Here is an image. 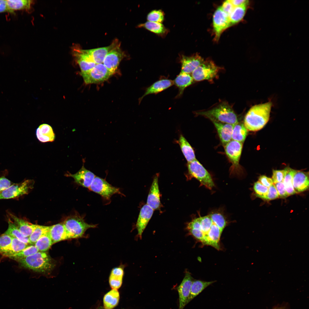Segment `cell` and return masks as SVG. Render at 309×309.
I'll return each instance as SVG.
<instances>
[{
	"mask_svg": "<svg viewBox=\"0 0 309 309\" xmlns=\"http://www.w3.org/2000/svg\"><path fill=\"white\" fill-rule=\"evenodd\" d=\"M271 102L255 105L246 114L244 124L248 130L256 131L262 129L268 122L272 106Z\"/></svg>",
	"mask_w": 309,
	"mask_h": 309,
	"instance_id": "1",
	"label": "cell"
},
{
	"mask_svg": "<svg viewBox=\"0 0 309 309\" xmlns=\"http://www.w3.org/2000/svg\"><path fill=\"white\" fill-rule=\"evenodd\" d=\"M17 261L23 268L45 275L50 274L56 265L55 261L46 252L39 251Z\"/></svg>",
	"mask_w": 309,
	"mask_h": 309,
	"instance_id": "2",
	"label": "cell"
},
{
	"mask_svg": "<svg viewBox=\"0 0 309 309\" xmlns=\"http://www.w3.org/2000/svg\"><path fill=\"white\" fill-rule=\"evenodd\" d=\"M196 114L203 116L215 121L234 125L238 122L237 116L231 106L226 102H224L209 110L196 112Z\"/></svg>",
	"mask_w": 309,
	"mask_h": 309,
	"instance_id": "3",
	"label": "cell"
},
{
	"mask_svg": "<svg viewBox=\"0 0 309 309\" xmlns=\"http://www.w3.org/2000/svg\"><path fill=\"white\" fill-rule=\"evenodd\" d=\"M70 239L82 237L88 229L95 228L97 225L86 223L83 218L78 215L67 217L63 222Z\"/></svg>",
	"mask_w": 309,
	"mask_h": 309,
	"instance_id": "4",
	"label": "cell"
},
{
	"mask_svg": "<svg viewBox=\"0 0 309 309\" xmlns=\"http://www.w3.org/2000/svg\"><path fill=\"white\" fill-rule=\"evenodd\" d=\"M188 175L189 178H194L203 186L209 190L215 186V184L210 174L196 159L188 163Z\"/></svg>",
	"mask_w": 309,
	"mask_h": 309,
	"instance_id": "5",
	"label": "cell"
},
{
	"mask_svg": "<svg viewBox=\"0 0 309 309\" xmlns=\"http://www.w3.org/2000/svg\"><path fill=\"white\" fill-rule=\"evenodd\" d=\"M80 74L85 83L89 84L103 82L108 80L113 74L102 63L96 64L90 70L80 72Z\"/></svg>",
	"mask_w": 309,
	"mask_h": 309,
	"instance_id": "6",
	"label": "cell"
},
{
	"mask_svg": "<svg viewBox=\"0 0 309 309\" xmlns=\"http://www.w3.org/2000/svg\"><path fill=\"white\" fill-rule=\"evenodd\" d=\"M220 69L212 61H204L193 71L191 76L193 80L197 81L212 80L217 76Z\"/></svg>",
	"mask_w": 309,
	"mask_h": 309,
	"instance_id": "7",
	"label": "cell"
},
{
	"mask_svg": "<svg viewBox=\"0 0 309 309\" xmlns=\"http://www.w3.org/2000/svg\"><path fill=\"white\" fill-rule=\"evenodd\" d=\"M33 181L27 180L19 183H13L5 190L0 192V199H15L27 194L33 187Z\"/></svg>",
	"mask_w": 309,
	"mask_h": 309,
	"instance_id": "8",
	"label": "cell"
},
{
	"mask_svg": "<svg viewBox=\"0 0 309 309\" xmlns=\"http://www.w3.org/2000/svg\"><path fill=\"white\" fill-rule=\"evenodd\" d=\"M89 189L107 200L110 199L114 194H122L119 188L112 186L105 179L96 176Z\"/></svg>",
	"mask_w": 309,
	"mask_h": 309,
	"instance_id": "9",
	"label": "cell"
},
{
	"mask_svg": "<svg viewBox=\"0 0 309 309\" xmlns=\"http://www.w3.org/2000/svg\"><path fill=\"white\" fill-rule=\"evenodd\" d=\"M225 152L233 165L231 173H239V161L243 147V143L231 140L224 146Z\"/></svg>",
	"mask_w": 309,
	"mask_h": 309,
	"instance_id": "10",
	"label": "cell"
},
{
	"mask_svg": "<svg viewBox=\"0 0 309 309\" xmlns=\"http://www.w3.org/2000/svg\"><path fill=\"white\" fill-rule=\"evenodd\" d=\"M213 25L215 39L217 40L222 32L231 26L229 16L222 10L221 6L217 8L214 13Z\"/></svg>",
	"mask_w": 309,
	"mask_h": 309,
	"instance_id": "11",
	"label": "cell"
},
{
	"mask_svg": "<svg viewBox=\"0 0 309 309\" xmlns=\"http://www.w3.org/2000/svg\"><path fill=\"white\" fill-rule=\"evenodd\" d=\"M72 52L73 55L76 58L80 66V72H86L90 70L96 64L85 50L81 49L78 46H73Z\"/></svg>",
	"mask_w": 309,
	"mask_h": 309,
	"instance_id": "12",
	"label": "cell"
},
{
	"mask_svg": "<svg viewBox=\"0 0 309 309\" xmlns=\"http://www.w3.org/2000/svg\"><path fill=\"white\" fill-rule=\"evenodd\" d=\"M193 281V278L190 272H186L182 282L177 288L179 296V309H183L187 304Z\"/></svg>",
	"mask_w": 309,
	"mask_h": 309,
	"instance_id": "13",
	"label": "cell"
},
{
	"mask_svg": "<svg viewBox=\"0 0 309 309\" xmlns=\"http://www.w3.org/2000/svg\"><path fill=\"white\" fill-rule=\"evenodd\" d=\"M124 52L119 44L106 56L103 63L113 74L116 71L122 60L124 56Z\"/></svg>",
	"mask_w": 309,
	"mask_h": 309,
	"instance_id": "14",
	"label": "cell"
},
{
	"mask_svg": "<svg viewBox=\"0 0 309 309\" xmlns=\"http://www.w3.org/2000/svg\"><path fill=\"white\" fill-rule=\"evenodd\" d=\"M203 58L197 54L187 56L183 55L180 58L181 72L190 74L204 62Z\"/></svg>",
	"mask_w": 309,
	"mask_h": 309,
	"instance_id": "15",
	"label": "cell"
},
{
	"mask_svg": "<svg viewBox=\"0 0 309 309\" xmlns=\"http://www.w3.org/2000/svg\"><path fill=\"white\" fill-rule=\"evenodd\" d=\"M66 176L72 177L76 183L84 187L89 188L96 176L91 171L86 169L84 166L76 173L72 174L69 172Z\"/></svg>",
	"mask_w": 309,
	"mask_h": 309,
	"instance_id": "16",
	"label": "cell"
},
{
	"mask_svg": "<svg viewBox=\"0 0 309 309\" xmlns=\"http://www.w3.org/2000/svg\"><path fill=\"white\" fill-rule=\"evenodd\" d=\"M154 210L146 204L141 208L136 224L138 235L142 238V233L151 218Z\"/></svg>",
	"mask_w": 309,
	"mask_h": 309,
	"instance_id": "17",
	"label": "cell"
},
{
	"mask_svg": "<svg viewBox=\"0 0 309 309\" xmlns=\"http://www.w3.org/2000/svg\"><path fill=\"white\" fill-rule=\"evenodd\" d=\"M158 174L154 177L148 196L146 204L154 210L158 209L161 205L158 185Z\"/></svg>",
	"mask_w": 309,
	"mask_h": 309,
	"instance_id": "18",
	"label": "cell"
},
{
	"mask_svg": "<svg viewBox=\"0 0 309 309\" xmlns=\"http://www.w3.org/2000/svg\"><path fill=\"white\" fill-rule=\"evenodd\" d=\"M119 44L118 41L115 40L108 46L85 50L96 64H101L106 55Z\"/></svg>",
	"mask_w": 309,
	"mask_h": 309,
	"instance_id": "19",
	"label": "cell"
},
{
	"mask_svg": "<svg viewBox=\"0 0 309 309\" xmlns=\"http://www.w3.org/2000/svg\"><path fill=\"white\" fill-rule=\"evenodd\" d=\"M215 127L220 140L224 146L231 140L234 125L212 121Z\"/></svg>",
	"mask_w": 309,
	"mask_h": 309,
	"instance_id": "20",
	"label": "cell"
},
{
	"mask_svg": "<svg viewBox=\"0 0 309 309\" xmlns=\"http://www.w3.org/2000/svg\"><path fill=\"white\" fill-rule=\"evenodd\" d=\"M308 172L297 171L293 178V185L296 193L304 192L309 187Z\"/></svg>",
	"mask_w": 309,
	"mask_h": 309,
	"instance_id": "21",
	"label": "cell"
},
{
	"mask_svg": "<svg viewBox=\"0 0 309 309\" xmlns=\"http://www.w3.org/2000/svg\"><path fill=\"white\" fill-rule=\"evenodd\" d=\"M8 213L14 224L22 234L26 237H29L35 228L36 225L18 217L10 213L9 212Z\"/></svg>",
	"mask_w": 309,
	"mask_h": 309,
	"instance_id": "22",
	"label": "cell"
},
{
	"mask_svg": "<svg viewBox=\"0 0 309 309\" xmlns=\"http://www.w3.org/2000/svg\"><path fill=\"white\" fill-rule=\"evenodd\" d=\"M173 84V81L170 79H162L157 81L146 89L144 94L139 98V103L146 96L150 94H157L167 89Z\"/></svg>",
	"mask_w": 309,
	"mask_h": 309,
	"instance_id": "23",
	"label": "cell"
},
{
	"mask_svg": "<svg viewBox=\"0 0 309 309\" xmlns=\"http://www.w3.org/2000/svg\"><path fill=\"white\" fill-rule=\"evenodd\" d=\"M49 233L53 244L70 239L63 223L49 226Z\"/></svg>",
	"mask_w": 309,
	"mask_h": 309,
	"instance_id": "24",
	"label": "cell"
},
{
	"mask_svg": "<svg viewBox=\"0 0 309 309\" xmlns=\"http://www.w3.org/2000/svg\"><path fill=\"white\" fill-rule=\"evenodd\" d=\"M36 134L38 140L42 142H52L55 139V134L52 128L47 124L40 125L36 130Z\"/></svg>",
	"mask_w": 309,
	"mask_h": 309,
	"instance_id": "25",
	"label": "cell"
},
{
	"mask_svg": "<svg viewBox=\"0 0 309 309\" xmlns=\"http://www.w3.org/2000/svg\"><path fill=\"white\" fill-rule=\"evenodd\" d=\"M193 80L190 74L180 72L173 81L174 84L179 89L178 93L176 96L177 98L182 96L185 88L191 85L193 82Z\"/></svg>",
	"mask_w": 309,
	"mask_h": 309,
	"instance_id": "26",
	"label": "cell"
},
{
	"mask_svg": "<svg viewBox=\"0 0 309 309\" xmlns=\"http://www.w3.org/2000/svg\"><path fill=\"white\" fill-rule=\"evenodd\" d=\"M124 275V265H121L112 269L109 278V284L112 289H118L121 287Z\"/></svg>",
	"mask_w": 309,
	"mask_h": 309,
	"instance_id": "27",
	"label": "cell"
},
{
	"mask_svg": "<svg viewBox=\"0 0 309 309\" xmlns=\"http://www.w3.org/2000/svg\"><path fill=\"white\" fill-rule=\"evenodd\" d=\"M7 11L12 13L15 11L28 10L31 8L32 1L30 0H6Z\"/></svg>",
	"mask_w": 309,
	"mask_h": 309,
	"instance_id": "28",
	"label": "cell"
},
{
	"mask_svg": "<svg viewBox=\"0 0 309 309\" xmlns=\"http://www.w3.org/2000/svg\"><path fill=\"white\" fill-rule=\"evenodd\" d=\"M139 27H143L150 31L162 37L166 35L168 30L161 23L147 21L138 25Z\"/></svg>",
	"mask_w": 309,
	"mask_h": 309,
	"instance_id": "29",
	"label": "cell"
},
{
	"mask_svg": "<svg viewBox=\"0 0 309 309\" xmlns=\"http://www.w3.org/2000/svg\"><path fill=\"white\" fill-rule=\"evenodd\" d=\"M178 142L181 151L188 163L196 159L193 149L182 135H180Z\"/></svg>",
	"mask_w": 309,
	"mask_h": 309,
	"instance_id": "30",
	"label": "cell"
},
{
	"mask_svg": "<svg viewBox=\"0 0 309 309\" xmlns=\"http://www.w3.org/2000/svg\"><path fill=\"white\" fill-rule=\"evenodd\" d=\"M119 293L117 289H112L104 296L103 304L105 309H112L119 302Z\"/></svg>",
	"mask_w": 309,
	"mask_h": 309,
	"instance_id": "31",
	"label": "cell"
},
{
	"mask_svg": "<svg viewBox=\"0 0 309 309\" xmlns=\"http://www.w3.org/2000/svg\"><path fill=\"white\" fill-rule=\"evenodd\" d=\"M215 282V281L207 282L200 280L193 281L190 295L187 300V304L201 292L206 288Z\"/></svg>",
	"mask_w": 309,
	"mask_h": 309,
	"instance_id": "32",
	"label": "cell"
},
{
	"mask_svg": "<svg viewBox=\"0 0 309 309\" xmlns=\"http://www.w3.org/2000/svg\"><path fill=\"white\" fill-rule=\"evenodd\" d=\"M248 131L243 123L238 122L234 125L231 140L243 143L247 135Z\"/></svg>",
	"mask_w": 309,
	"mask_h": 309,
	"instance_id": "33",
	"label": "cell"
},
{
	"mask_svg": "<svg viewBox=\"0 0 309 309\" xmlns=\"http://www.w3.org/2000/svg\"><path fill=\"white\" fill-rule=\"evenodd\" d=\"M8 227L4 233L13 238H15L25 243L30 245L29 243V237L24 236L16 226L10 218L8 221Z\"/></svg>",
	"mask_w": 309,
	"mask_h": 309,
	"instance_id": "34",
	"label": "cell"
},
{
	"mask_svg": "<svg viewBox=\"0 0 309 309\" xmlns=\"http://www.w3.org/2000/svg\"><path fill=\"white\" fill-rule=\"evenodd\" d=\"M286 173L283 182L289 196L296 193L293 185V178L297 171L289 167L286 168Z\"/></svg>",
	"mask_w": 309,
	"mask_h": 309,
	"instance_id": "35",
	"label": "cell"
},
{
	"mask_svg": "<svg viewBox=\"0 0 309 309\" xmlns=\"http://www.w3.org/2000/svg\"><path fill=\"white\" fill-rule=\"evenodd\" d=\"M247 4L235 7L229 16L231 26L240 21L244 17Z\"/></svg>",
	"mask_w": 309,
	"mask_h": 309,
	"instance_id": "36",
	"label": "cell"
},
{
	"mask_svg": "<svg viewBox=\"0 0 309 309\" xmlns=\"http://www.w3.org/2000/svg\"><path fill=\"white\" fill-rule=\"evenodd\" d=\"M49 226L36 225L35 228L29 237L30 245H34L42 236L49 233Z\"/></svg>",
	"mask_w": 309,
	"mask_h": 309,
	"instance_id": "37",
	"label": "cell"
},
{
	"mask_svg": "<svg viewBox=\"0 0 309 309\" xmlns=\"http://www.w3.org/2000/svg\"><path fill=\"white\" fill-rule=\"evenodd\" d=\"M53 244L48 233L41 237L34 245L39 251L46 252L50 248Z\"/></svg>",
	"mask_w": 309,
	"mask_h": 309,
	"instance_id": "38",
	"label": "cell"
},
{
	"mask_svg": "<svg viewBox=\"0 0 309 309\" xmlns=\"http://www.w3.org/2000/svg\"><path fill=\"white\" fill-rule=\"evenodd\" d=\"M12 237L4 233L0 235V254L7 257L10 250Z\"/></svg>",
	"mask_w": 309,
	"mask_h": 309,
	"instance_id": "39",
	"label": "cell"
},
{
	"mask_svg": "<svg viewBox=\"0 0 309 309\" xmlns=\"http://www.w3.org/2000/svg\"><path fill=\"white\" fill-rule=\"evenodd\" d=\"M39 251L34 245H30L20 252L8 257L17 261L33 255Z\"/></svg>",
	"mask_w": 309,
	"mask_h": 309,
	"instance_id": "40",
	"label": "cell"
},
{
	"mask_svg": "<svg viewBox=\"0 0 309 309\" xmlns=\"http://www.w3.org/2000/svg\"><path fill=\"white\" fill-rule=\"evenodd\" d=\"M29 245L25 243L16 238L12 237L10 250L7 257L18 253Z\"/></svg>",
	"mask_w": 309,
	"mask_h": 309,
	"instance_id": "41",
	"label": "cell"
},
{
	"mask_svg": "<svg viewBox=\"0 0 309 309\" xmlns=\"http://www.w3.org/2000/svg\"><path fill=\"white\" fill-rule=\"evenodd\" d=\"M164 13L161 10H154L147 15V19L148 21L162 23L164 20Z\"/></svg>",
	"mask_w": 309,
	"mask_h": 309,
	"instance_id": "42",
	"label": "cell"
},
{
	"mask_svg": "<svg viewBox=\"0 0 309 309\" xmlns=\"http://www.w3.org/2000/svg\"><path fill=\"white\" fill-rule=\"evenodd\" d=\"M253 188L256 196L265 200L268 193V188L263 185L258 181L254 183Z\"/></svg>",
	"mask_w": 309,
	"mask_h": 309,
	"instance_id": "43",
	"label": "cell"
},
{
	"mask_svg": "<svg viewBox=\"0 0 309 309\" xmlns=\"http://www.w3.org/2000/svg\"><path fill=\"white\" fill-rule=\"evenodd\" d=\"M286 173V168L283 170H273L272 179L273 183L283 182Z\"/></svg>",
	"mask_w": 309,
	"mask_h": 309,
	"instance_id": "44",
	"label": "cell"
},
{
	"mask_svg": "<svg viewBox=\"0 0 309 309\" xmlns=\"http://www.w3.org/2000/svg\"><path fill=\"white\" fill-rule=\"evenodd\" d=\"M279 195L275 185L273 184L268 188V192L265 200L269 201L278 198Z\"/></svg>",
	"mask_w": 309,
	"mask_h": 309,
	"instance_id": "45",
	"label": "cell"
},
{
	"mask_svg": "<svg viewBox=\"0 0 309 309\" xmlns=\"http://www.w3.org/2000/svg\"><path fill=\"white\" fill-rule=\"evenodd\" d=\"M274 185L277 191L279 197L284 199L289 196L283 182L275 184Z\"/></svg>",
	"mask_w": 309,
	"mask_h": 309,
	"instance_id": "46",
	"label": "cell"
},
{
	"mask_svg": "<svg viewBox=\"0 0 309 309\" xmlns=\"http://www.w3.org/2000/svg\"><path fill=\"white\" fill-rule=\"evenodd\" d=\"M221 7L222 10L229 16L235 7L230 0L225 1Z\"/></svg>",
	"mask_w": 309,
	"mask_h": 309,
	"instance_id": "47",
	"label": "cell"
},
{
	"mask_svg": "<svg viewBox=\"0 0 309 309\" xmlns=\"http://www.w3.org/2000/svg\"><path fill=\"white\" fill-rule=\"evenodd\" d=\"M188 230L196 239L203 243L204 241V235L202 232L199 229H192Z\"/></svg>",
	"mask_w": 309,
	"mask_h": 309,
	"instance_id": "48",
	"label": "cell"
},
{
	"mask_svg": "<svg viewBox=\"0 0 309 309\" xmlns=\"http://www.w3.org/2000/svg\"><path fill=\"white\" fill-rule=\"evenodd\" d=\"M13 184L4 176L0 177V192L7 189Z\"/></svg>",
	"mask_w": 309,
	"mask_h": 309,
	"instance_id": "49",
	"label": "cell"
},
{
	"mask_svg": "<svg viewBox=\"0 0 309 309\" xmlns=\"http://www.w3.org/2000/svg\"><path fill=\"white\" fill-rule=\"evenodd\" d=\"M258 181L263 185L268 188L274 184L272 178L264 175L259 177Z\"/></svg>",
	"mask_w": 309,
	"mask_h": 309,
	"instance_id": "50",
	"label": "cell"
},
{
	"mask_svg": "<svg viewBox=\"0 0 309 309\" xmlns=\"http://www.w3.org/2000/svg\"><path fill=\"white\" fill-rule=\"evenodd\" d=\"M230 1L234 7L247 4L248 3V1L245 0H230Z\"/></svg>",
	"mask_w": 309,
	"mask_h": 309,
	"instance_id": "51",
	"label": "cell"
},
{
	"mask_svg": "<svg viewBox=\"0 0 309 309\" xmlns=\"http://www.w3.org/2000/svg\"><path fill=\"white\" fill-rule=\"evenodd\" d=\"M7 11L6 0H0V13Z\"/></svg>",
	"mask_w": 309,
	"mask_h": 309,
	"instance_id": "52",
	"label": "cell"
},
{
	"mask_svg": "<svg viewBox=\"0 0 309 309\" xmlns=\"http://www.w3.org/2000/svg\"><path fill=\"white\" fill-rule=\"evenodd\" d=\"M282 309V308H279H279H278V307L277 308H277H274V309Z\"/></svg>",
	"mask_w": 309,
	"mask_h": 309,
	"instance_id": "53",
	"label": "cell"
},
{
	"mask_svg": "<svg viewBox=\"0 0 309 309\" xmlns=\"http://www.w3.org/2000/svg\"><path fill=\"white\" fill-rule=\"evenodd\" d=\"M104 309H105L104 308Z\"/></svg>",
	"mask_w": 309,
	"mask_h": 309,
	"instance_id": "54",
	"label": "cell"
}]
</instances>
